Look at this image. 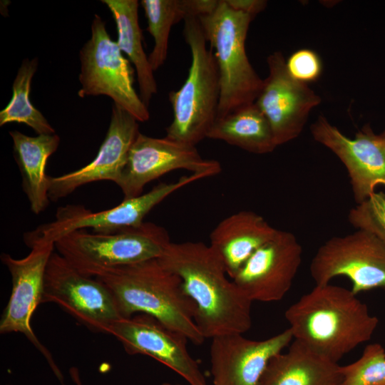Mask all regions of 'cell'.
<instances>
[{
  "label": "cell",
  "instance_id": "d4e9b609",
  "mask_svg": "<svg viewBox=\"0 0 385 385\" xmlns=\"http://www.w3.org/2000/svg\"><path fill=\"white\" fill-rule=\"evenodd\" d=\"M38 63L37 58L22 61L13 83L11 101L0 112L1 126L15 122L29 125L38 135L55 133L54 128L29 98L31 80Z\"/></svg>",
  "mask_w": 385,
  "mask_h": 385
},
{
  "label": "cell",
  "instance_id": "83f0119b",
  "mask_svg": "<svg viewBox=\"0 0 385 385\" xmlns=\"http://www.w3.org/2000/svg\"><path fill=\"white\" fill-rule=\"evenodd\" d=\"M286 67L294 79L306 84L316 81L322 71L321 58L309 48H301L292 53L286 61Z\"/></svg>",
  "mask_w": 385,
  "mask_h": 385
},
{
  "label": "cell",
  "instance_id": "603a6c76",
  "mask_svg": "<svg viewBox=\"0 0 385 385\" xmlns=\"http://www.w3.org/2000/svg\"><path fill=\"white\" fill-rule=\"evenodd\" d=\"M207 138L255 154L269 153L277 147L267 119L255 103L217 118Z\"/></svg>",
  "mask_w": 385,
  "mask_h": 385
},
{
  "label": "cell",
  "instance_id": "2e32d148",
  "mask_svg": "<svg viewBox=\"0 0 385 385\" xmlns=\"http://www.w3.org/2000/svg\"><path fill=\"white\" fill-rule=\"evenodd\" d=\"M302 247L291 232L278 230L232 279L253 302H277L289 291L302 261Z\"/></svg>",
  "mask_w": 385,
  "mask_h": 385
},
{
  "label": "cell",
  "instance_id": "d6986e66",
  "mask_svg": "<svg viewBox=\"0 0 385 385\" xmlns=\"http://www.w3.org/2000/svg\"><path fill=\"white\" fill-rule=\"evenodd\" d=\"M278 230L262 215L240 210L222 220L210 235V246L233 279L247 260L272 239Z\"/></svg>",
  "mask_w": 385,
  "mask_h": 385
},
{
  "label": "cell",
  "instance_id": "f1b7e54d",
  "mask_svg": "<svg viewBox=\"0 0 385 385\" xmlns=\"http://www.w3.org/2000/svg\"><path fill=\"white\" fill-rule=\"evenodd\" d=\"M226 1L232 9L255 17L266 8L267 4L264 0H226Z\"/></svg>",
  "mask_w": 385,
  "mask_h": 385
},
{
  "label": "cell",
  "instance_id": "1f68e13d",
  "mask_svg": "<svg viewBox=\"0 0 385 385\" xmlns=\"http://www.w3.org/2000/svg\"><path fill=\"white\" fill-rule=\"evenodd\" d=\"M381 136L385 139V129L383 130L382 133H380Z\"/></svg>",
  "mask_w": 385,
  "mask_h": 385
},
{
  "label": "cell",
  "instance_id": "9a60e30c",
  "mask_svg": "<svg viewBox=\"0 0 385 385\" xmlns=\"http://www.w3.org/2000/svg\"><path fill=\"white\" fill-rule=\"evenodd\" d=\"M128 354L149 356L182 376L190 385H207L199 363L188 349L189 341L175 331L143 314L115 321L109 328Z\"/></svg>",
  "mask_w": 385,
  "mask_h": 385
},
{
  "label": "cell",
  "instance_id": "6da1fadb",
  "mask_svg": "<svg viewBox=\"0 0 385 385\" xmlns=\"http://www.w3.org/2000/svg\"><path fill=\"white\" fill-rule=\"evenodd\" d=\"M158 259L180 279L195 306V323L205 339L250 330L252 302L229 277L210 245L171 242Z\"/></svg>",
  "mask_w": 385,
  "mask_h": 385
},
{
  "label": "cell",
  "instance_id": "4dcf8cb0",
  "mask_svg": "<svg viewBox=\"0 0 385 385\" xmlns=\"http://www.w3.org/2000/svg\"><path fill=\"white\" fill-rule=\"evenodd\" d=\"M162 385H180V384H170V383L165 382Z\"/></svg>",
  "mask_w": 385,
  "mask_h": 385
},
{
  "label": "cell",
  "instance_id": "e0dca14e",
  "mask_svg": "<svg viewBox=\"0 0 385 385\" xmlns=\"http://www.w3.org/2000/svg\"><path fill=\"white\" fill-rule=\"evenodd\" d=\"M289 328L263 340L243 334H228L212 339L210 356L212 385H259L270 361L289 346Z\"/></svg>",
  "mask_w": 385,
  "mask_h": 385
},
{
  "label": "cell",
  "instance_id": "3957f363",
  "mask_svg": "<svg viewBox=\"0 0 385 385\" xmlns=\"http://www.w3.org/2000/svg\"><path fill=\"white\" fill-rule=\"evenodd\" d=\"M94 277L109 290L123 318L147 314L195 345L205 342L180 279L158 258L103 270Z\"/></svg>",
  "mask_w": 385,
  "mask_h": 385
},
{
  "label": "cell",
  "instance_id": "7a4b0ae2",
  "mask_svg": "<svg viewBox=\"0 0 385 385\" xmlns=\"http://www.w3.org/2000/svg\"><path fill=\"white\" fill-rule=\"evenodd\" d=\"M284 316L294 339L335 363L369 341L379 323L351 289L330 283L315 285Z\"/></svg>",
  "mask_w": 385,
  "mask_h": 385
},
{
  "label": "cell",
  "instance_id": "484cf974",
  "mask_svg": "<svg viewBox=\"0 0 385 385\" xmlns=\"http://www.w3.org/2000/svg\"><path fill=\"white\" fill-rule=\"evenodd\" d=\"M340 385H385V350L377 343L368 344L361 357L341 366Z\"/></svg>",
  "mask_w": 385,
  "mask_h": 385
},
{
  "label": "cell",
  "instance_id": "277c9868",
  "mask_svg": "<svg viewBox=\"0 0 385 385\" xmlns=\"http://www.w3.org/2000/svg\"><path fill=\"white\" fill-rule=\"evenodd\" d=\"M183 35L191 52V64L183 86L168 94L173 118L165 129V137L195 146L207 138L217 120L220 78L213 51L207 48L198 17L184 20Z\"/></svg>",
  "mask_w": 385,
  "mask_h": 385
},
{
  "label": "cell",
  "instance_id": "f546056e",
  "mask_svg": "<svg viewBox=\"0 0 385 385\" xmlns=\"http://www.w3.org/2000/svg\"><path fill=\"white\" fill-rule=\"evenodd\" d=\"M70 374L76 385H83L77 368L72 367L70 369Z\"/></svg>",
  "mask_w": 385,
  "mask_h": 385
},
{
  "label": "cell",
  "instance_id": "7402d4cb",
  "mask_svg": "<svg viewBox=\"0 0 385 385\" xmlns=\"http://www.w3.org/2000/svg\"><path fill=\"white\" fill-rule=\"evenodd\" d=\"M111 11L116 24L117 44L126 54L137 73L140 97L148 107L158 86L153 70L143 47L142 31L138 24L137 0H101Z\"/></svg>",
  "mask_w": 385,
  "mask_h": 385
},
{
  "label": "cell",
  "instance_id": "4316f807",
  "mask_svg": "<svg viewBox=\"0 0 385 385\" xmlns=\"http://www.w3.org/2000/svg\"><path fill=\"white\" fill-rule=\"evenodd\" d=\"M348 221L356 230L369 231L385 243V192H375L356 205L348 214Z\"/></svg>",
  "mask_w": 385,
  "mask_h": 385
},
{
  "label": "cell",
  "instance_id": "9c48e42d",
  "mask_svg": "<svg viewBox=\"0 0 385 385\" xmlns=\"http://www.w3.org/2000/svg\"><path fill=\"white\" fill-rule=\"evenodd\" d=\"M315 285L344 276L356 295L374 289L385 290V243L374 233L361 229L334 236L317 250L309 266Z\"/></svg>",
  "mask_w": 385,
  "mask_h": 385
},
{
  "label": "cell",
  "instance_id": "4fadbf2b",
  "mask_svg": "<svg viewBox=\"0 0 385 385\" xmlns=\"http://www.w3.org/2000/svg\"><path fill=\"white\" fill-rule=\"evenodd\" d=\"M310 130L314 139L332 150L345 166L356 205L366 200L377 186L385 187V139L369 124L350 138L319 115Z\"/></svg>",
  "mask_w": 385,
  "mask_h": 385
},
{
  "label": "cell",
  "instance_id": "cb8c5ba5",
  "mask_svg": "<svg viewBox=\"0 0 385 385\" xmlns=\"http://www.w3.org/2000/svg\"><path fill=\"white\" fill-rule=\"evenodd\" d=\"M217 0H142L140 4L148 21V31L154 38L148 56L153 71L162 66L168 55L172 26L188 16H200L211 11Z\"/></svg>",
  "mask_w": 385,
  "mask_h": 385
},
{
  "label": "cell",
  "instance_id": "5b68a950",
  "mask_svg": "<svg viewBox=\"0 0 385 385\" xmlns=\"http://www.w3.org/2000/svg\"><path fill=\"white\" fill-rule=\"evenodd\" d=\"M254 18L232 9L226 0H217L211 11L198 16L218 68L220 95L217 118L254 103L262 87L263 80L245 51V40Z\"/></svg>",
  "mask_w": 385,
  "mask_h": 385
},
{
  "label": "cell",
  "instance_id": "7c38bea8",
  "mask_svg": "<svg viewBox=\"0 0 385 385\" xmlns=\"http://www.w3.org/2000/svg\"><path fill=\"white\" fill-rule=\"evenodd\" d=\"M176 170L207 178L220 173L222 168L218 161L202 158L194 145L139 133L116 185L123 199L135 197L143 194L146 184Z\"/></svg>",
  "mask_w": 385,
  "mask_h": 385
},
{
  "label": "cell",
  "instance_id": "8992f818",
  "mask_svg": "<svg viewBox=\"0 0 385 385\" xmlns=\"http://www.w3.org/2000/svg\"><path fill=\"white\" fill-rule=\"evenodd\" d=\"M171 242L162 226H140L111 233L74 230L55 242V249L81 273L94 277L103 270L157 259Z\"/></svg>",
  "mask_w": 385,
  "mask_h": 385
},
{
  "label": "cell",
  "instance_id": "ac0fdd59",
  "mask_svg": "<svg viewBox=\"0 0 385 385\" xmlns=\"http://www.w3.org/2000/svg\"><path fill=\"white\" fill-rule=\"evenodd\" d=\"M139 133L136 118L113 103L109 127L96 158L76 170L56 177L50 176V200L58 201L79 187L93 182L110 180L116 184Z\"/></svg>",
  "mask_w": 385,
  "mask_h": 385
},
{
  "label": "cell",
  "instance_id": "5bb4252c",
  "mask_svg": "<svg viewBox=\"0 0 385 385\" xmlns=\"http://www.w3.org/2000/svg\"><path fill=\"white\" fill-rule=\"evenodd\" d=\"M269 75L255 102L267 119L277 146L297 138L312 108L321 98L310 87L288 73L280 51L267 58Z\"/></svg>",
  "mask_w": 385,
  "mask_h": 385
},
{
  "label": "cell",
  "instance_id": "52a82bcc",
  "mask_svg": "<svg viewBox=\"0 0 385 385\" xmlns=\"http://www.w3.org/2000/svg\"><path fill=\"white\" fill-rule=\"evenodd\" d=\"M81 98L104 95L113 100L138 122L150 118L148 107L133 87V69L129 59L107 32L106 23L95 14L91 36L80 51Z\"/></svg>",
  "mask_w": 385,
  "mask_h": 385
},
{
  "label": "cell",
  "instance_id": "ffe728a7",
  "mask_svg": "<svg viewBox=\"0 0 385 385\" xmlns=\"http://www.w3.org/2000/svg\"><path fill=\"white\" fill-rule=\"evenodd\" d=\"M341 366L294 339L269 362L259 385H340Z\"/></svg>",
  "mask_w": 385,
  "mask_h": 385
},
{
  "label": "cell",
  "instance_id": "30bf717a",
  "mask_svg": "<svg viewBox=\"0 0 385 385\" xmlns=\"http://www.w3.org/2000/svg\"><path fill=\"white\" fill-rule=\"evenodd\" d=\"M45 302L57 304L94 332L108 334L111 326L123 318L104 284L81 273L54 251L44 275L42 303Z\"/></svg>",
  "mask_w": 385,
  "mask_h": 385
},
{
  "label": "cell",
  "instance_id": "8fae6325",
  "mask_svg": "<svg viewBox=\"0 0 385 385\" xmlns=\"http://www.w3.org/2000/svg\"><path fill=\"white\" fill-rule=\"evenodd\" d=\"M31 248L28 255L16 259L3 253L1 260L9 270L12 289L0 320L1 334L19 332L44 356L56 376L63 383V377L48 349L41 343L31 327L32 316L42 303L44 275L55 242L41 239L26 242Z\"/></svg>",
  "mask_w": 385,
  "mask_h": 385
},
{
  "label": "cell",
  "instance_id": "44dd1931",
  "mask_svg": "<svg viewBox=\"0 0 385 385\" xmlns=\"http://www.w3.org/2000/svg\"><path fill=\"white\" fill-rule=\"evenodd\" d=\"M13 141L14 157L18 165L22 188L36 215L48 206L49 177L46 174V165L49 157L54 153L60 143L56 134H42L28 136L19 131H10Z\"/></svg>",
  "mask_w": 385,
  "mask_h": 385
},
{
  "label": "cell",
  "instance_id": "ba28073f",
  "mask_svg": "<svg viewBox=\"0 0 385 385\" xmlns=\"http://www.w3.org/2000/svg\"><path fill=\"white\" fill-rule=\"evenodd\" d=\"M202 178L204 177L201 175L190 174L173 183H160L145 193L123 199L115 207L103 211L92 212L81 205H67L58 207L55 220L26 232L24 241L41 239L55 242L74 230L90 228L96 233L111 234L139 227L152 209L167 197Z\"/></svg>",
  "mask_w": 385,
  "mask_h": 385
}]
</instances>
